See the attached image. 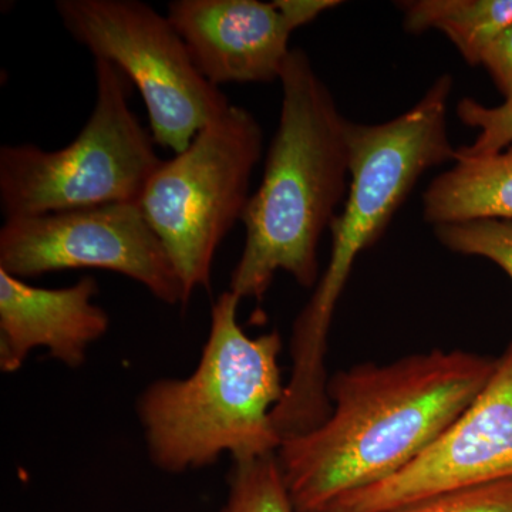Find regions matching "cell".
I'll return each mask as SVG.
<instances>
[{"instance_id":"12","label":"cell","mask_w":512,"mask_h":512,"mask_svg":"<svg viewBox=\"0 0 512 512\" xmlns=\"http://www.w3.org/2000/svg\"><path fill=\"white\" fill-rule=\"evenodd\" d=\"M423 214L433 227L474 220L512 221V144L488 156H468L457 148L453 167L424 191Z\"/></svg>"},{"instance_id":"4","label":"cell","mask_w":512,"mask_h":512,"mask_svg":"<svg viewBox=\"0 0 512 512\" xmlns=\"http://www.w3.org/2000/svg\"><path fill=\"white\" fill-rule=\"evenodd\" d=\"M234 292L211 309L200 362L184 379H158L138 396L136 412L153 466L167 474L274 456L282 439L272 412L284 397L276 330L248 336L238 322Z\"/></svg>"},{"instance_id":"17","label":"cell","mask_w":512,"mask_h":512,"mask_svg":"<svg viewBox=\"0 0 512 512\" xmlns=\"http://www.w3.org/2000/svg\"><path fill=\"white\" fill-rule=\"evenodd\" d=\"M389 512H512V478L436 495Z\"/></svg>"},{"instance_id":"13","label":"cell","mask_w":512,"mask_h":512,"mask_svg":"<svg viewBox=\"0 0 512 512\" xmlns=\"http://www.w3.org/2000/svg\"><path fill=\"white\" fill-rule=\"evenodd\" d=\"M399 9L407 32L440 30L471 66L512 23V0H409Z\"/></svg>"},{"instance_id":"15","label":"cell","mask_w":512,"mask_h":512,"mask_svg":"<svg viewBox=\"0 0 512 512\" xmlns=\"http://www.w3.org/2000/svg\"><path fill=\"white\" fill-rule=\"evenodd\" d=\"M440 244L456 254L480 256L500 266L512 281V221L474 220L434 227Z\"/></svg>"},{"instance_id":"1","label":"cell","mask_w":512,"mask_h":512,"mask_svg":"<svg viewBox=\"0 0 512 512\" xmlns=\"http://www.w3.org/2000/svg\"><path fill=\"white\" fill-rule=\"evenodd\" d=\"M495 365L493 357L436 349L335 373L328 419L276 451L296 512H325L409 466L483 392Z\"/></svg>"},{"instance_id":"11","label":"cell","mask_w":512,"mask_h":512,"mask_svg":"<svg viewBox=\"0 0 512 512\" xmlns=\"http://www.w3.org/2000/svg\"><path fill=\"white\" fill-rule=\"evenodd\" d=\"M99 284L84 276L66 288H40L0 269V370L18 372L37 348L79 369L90 346L110 329L109 313L93 298Z\"/></svg>"},{"instance_id":"19","label":"cell","mask_w":512,"mask_h":512,"mask_svg":"<svg viewBox=\"0 0 512 512\" xmlns=\"http://www.w3.org/2000/svg\"><path fill=\"white\" fill-rule=\"evenodd\" d=\"M275 3L293 30L308 25L326 10L340 5L336 0H276Z\"/></svg>"},{"instance_id":"8","label":"cell","mask_w":512,"mask_h":512,"mask_svg":"<svg viewBox=\"0 0 512 512\" xmlns=\"http://www.w3.org/2000/svg\"><path fill=\"white\" fill-rule=\"evenodd\" d=\"M0 269L23 281L100 269L133 279L164 305H188L183 282L138 202L5 220Z\"/></svg>"},{"instance_id":"10","label":"cell","mask_w":512,"mask_h":512,"mask_svg":"<svg viewBox=\"0 0 512 512\" xmlns=\"http://www.w3.org/2000/svg\"><path fill=\"white\" fill-rule=\"evenodd\" d=\"M167 18L214 86L279 80L295 30L275 2L173 0Z\"/></svg>"},{"instance_id":"14","label":"cell","mask_w":512,"mask_h":512,"mask_svg":"<svg viewBox=\"0 0 512 512\" xmlns=\"http://www.w3.org/2000/svg\"><path fill=\"white\" fill-rule=\"evenodd\" d=\"M220 512H296L276 454L234 463Z\"/></svg>"},{"instance_id":"3","label":"cell","mask_w":512,"mask_h":512,"mask_svg":"<svg viewBox=\"0 0 512 512\" xmlns=\"http://www.w3.org/2000/svg\"><path fill=\"white\" fill-rule=\"evenodd\" d=\"M278 128L258 190L242 215L245 242L229 281L239 298L261 302L284 271L303 288L319 281V242L350 187L349 130L305 50L282 67Z\"/></svg>"},{"instance_id":"18","label":"cell","mask_w":512,"mask_h":512,"mask_svg":"<svg viewBox=\"0 0 512 512\" xmlns=\"http://www.w3.org/2000/svg\"><path fill=\"white\" fill-rule=\"evenodd\" d=\"M481 64L505 100H512V23L487 47Z\"/></svg>"},{"instance_id":"9","label":"cell","mask_w":512,"mask_h":512,"mask_svg":"<svg viewBox=\"0 0 512 512\" xmlns=\"http://www.w3.org/2000/svg\"><path fill=\"white\" fill-rule=\"evenodd\" d=\"M512 478V340L483 392L409 466L325 512H389Z\"/></svg>"},{"instance_id":"7","label":"cell","mask_w":512,"mask_h":512,"mask_svg":"<svg viewBox=\"0 0 512 512\" xmlns=\"http://www.w3.org/2000/svg\"><path fill=\"white\" fill-rule=\"evenodd\" d=\"M64 29L113 63L136 86L158 146L183 153L195 136L231 107L208 82L167 15L138 0H57Z\"/></svg>"},{"instance_id":"16","label":"cell","mask_w":512,"mask_h":512,"mask_svg":"<svg viewBox=\"0 0 512 512\" xmlns=\"http://www.w3.org/2000/svg\"><path fill=\"white\" fill-rule=\"evenodd\" d=\"M457 116L461 123L478 130L473 144L458 148L461 153L488 156L511 146L512 100H505L497 107H487L466 97L458 101Z\"/></svg>"},{"instance_id":"5","label":"cell","mask_w":512,"mask_h":512,"mask_svg":"<svg viewBox=\"0 0 512 512\" xmlns=\"http://www.w3.org/2000/svg\"><path fill=\"white\" fill-rule=\"evenodd\" d=\"M96 103L79 136L60 150L0 148L5 220L138 202L163 161L151 131L130 107L133 84L113 63L94 60Z\"/></svg>"},{"instance_id":"6","label":"cell","mask_w":512,"mask_h":512,"mask_svg":"<svg viewBox=\"0 0 512 512\" xmlns=\"http://www.w3.org/2000/svg\"><path fill=\"white\" fill-rule=\"evenodd\" d=\"M262 150L259 121L245 107L231 104L183 153L160 164L138 200L183 282L188 303L197 289L211 288L215 254L242 220Z\"/></svg>"},{"instance_id":"2","label":"cell","mask_w":512,"mask_h":512,"mask_svg":"<svg viewBox=\"0 0 512 512\" xmlns=\"http://www.w3.org/2000/svg\"><path fill=\"white\" fill-rule=\"evenodd\" d=\"M453 77L443 74L423 99L382 124H350V187L345 208L330 225L332 252L311 301L293 323L291 376L272 412L279 436L288 439L328 419L326 353L333 313L357 256L382 238L421 175L456 160L447 131Z\"/></svg>"}]
</instances>
